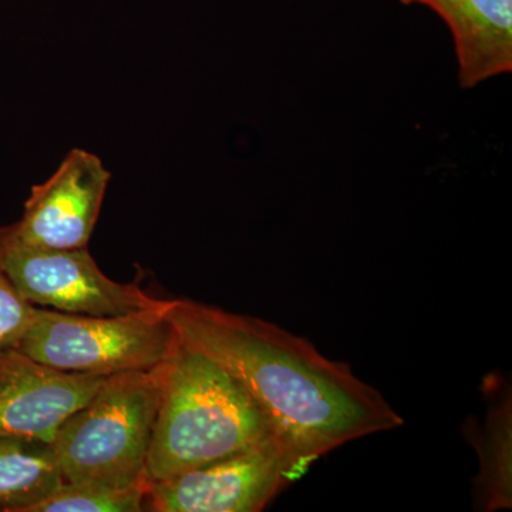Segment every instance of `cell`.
Listing matches in <instances>:
<instances>
[{"label":"cell","instance_id":"10","mask_svg":"<svg viewBox=\"0 0 512 512\" xmlns=\"http://www.w3.org/2000/svg\"><path fill=\"white\" fill-rule=\"evenodd\" d=\"M63 483L52 441L0 433V511L30 512Z\"/></svg>","mask_w":512,"mask_h":512},{"label":"cell","instance_id":"12","mask_svg":"<svg viewBox=\"0 0 512 512\" xmlns=\"http://www.w3.org/2000/svg\"><path fill=\"white\" fill-rule=\"evenodd\" d=\"M35 311L36 306L0 271V355L20 348Z\"/></svg>","mask_w":512,"mask_h":512},{"label":"cell","instance_id":"11","mask_svg":"<svg viewBox=\"0 0 512 512\" xmlns=\"http://www.w3.org/2000/svg\"><path fill=\"white\" fill-rule=\"evenodd\" d=\"M148 488V483L114 488L64 481L30 512H140L146 507Z\"/></svg>","mask_w":512,"mask_h":512},{"label":"cell","instance_id":"8","mask_svg":"<svg viewBox=\"0 0 512 512\" xmlns=\"http://www.w3.org/2000/svg\"><path fill=\"white\" fill-rule=\"evenodd\" d=\"M106 377L62 372L19 349L0 355V433L52 441Z\"/></svg>","mask_w":512,"mask_h":512},{"label":"cell","instance_id":"9","mask_svg":"<svg viewBox=\"0 0 512 512\" xmlns=\"http://www.w3.org/2000/svg\"><path fill=\"white\" fill-rule=\"evenodd\" d=\"M427 6L444 19L456 43L466 89L512 70V0H400Z\"/></svg>","mask_w":512,"mask_h":512},{"label":"cell","instance_id":"3","mask_svg":"<svg viewBox=\"0 0 512 512\" xmlns=\"http://www.w3.org/2000/svg\"><path fill=\"white\" fill-rule=\"evenodd\" d=\"M163 377L164 363L106 377L60 424L52 444L64 481L114 488L147 483Z\"/></svg>","mask_w":512,"mask_h":512},{"label":"cell","instance_id":"5","mask_svg":"<svg viewBox=\"0 0 512 512\" xmlns=\"http://www.w3.org/2000/svg\"><path fill=\"white\" fill-rule=\"evenodd\" d=\"M0 271L32 305L79 315L116 316L164 312L168 301L136 284L101 272L87 248L53 249L26 244L12 225L0 227Z\"/></svg>","mask_w":512,"mask_h":512},{"label":"cell","instance_id":"7","mask_svg":"<svg viewBox=\"0 0 512 512\" xmlns=\"http://www.w3.org/2000/svg\"><path fill=\"white\" fill-rule=\"evenodd\" d=\"M110 178L99 157L74 148L49 180L32 188L13 231L35 247L87 248Z\"/></svg>","mask_w":512,"mask_h":512},{"label":"cell","instance_id":"6","mask_svg":"<svg viewBox=\"0 0 512 512\" xmlns=\"http://www.w3.org/2000/svg\"><path fill=\"white\" fill-rule=\"evenodd\" d=\"M308 470L281 437L151 484L144 511L258 512Z\"/></svg>","mask_w":512,"mask_h":512},{"label":"cell","instance_id":"2","mask_svg":"<svg viewBox=\"0 0 512 512\" xmlns=\"http://www.w3.org/2000/svg\"><path fill=\"white\" fill-rule=\"evenodd\" d=\"M271 436V423L244 386L217 360L178 339L164 363L147 483L207 466Z\"/></svg>","mask_w":512,"mask_h":512},{"label":"cell","instance_id":"4","mask_svg":"<svg viewBox=\"0 0 512 512\" xmlns=\"http://www.w3.org/2000/svg\"><path fill=\"white\" fill-rule=\"evenodd\" d=\"M177 342L164 312L93 316L36 306L19 350L62 372L109 377L163 365Z\"/></svg>","mask_w":512,"mask_h":512},{"label":"cell","instance_id":"1","mask_svg":"<svg viewBox=\"0 0 512 512\" xmlns=\"http://www.w3.org/2000/svg\"><path fill=\"white\" fill-rule=\"evenodd\" d=\"M164 316L178 339L244 386L306 468L350 441L403 424L382 393L348 365L274 323L188 299L168 301Z\"/></svg>","mask_w":512,"mask_h":512}]
</instances>
